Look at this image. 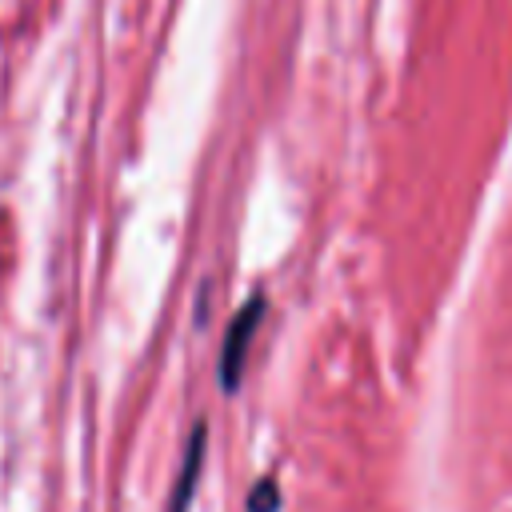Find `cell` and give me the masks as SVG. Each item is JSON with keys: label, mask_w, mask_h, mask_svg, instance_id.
Instances as JSON below:
<instances>
[{"label": "cell", "mask_w": 512, "mask_h": 512, "mask_svg": "<svg viewBox=\"0 0 512 512\" xmlns=\"http://www.w3.org/2000/svg\"><path fill=\"white\" fill-rule=\"evenodd\" d=\"M204 444H208V428L196 424L192 436H188V444H184V456H180V476L172 484L168 512H188L192 492H196V480H200V468H204Z\"/></svg>", "instance_id": "2"}, {"label": "cell", "mask_w": 512, "mask_h": 512, "mask_svg": "<svg viewBox=\"0 0 512 512\" xmlns=\"http://www.w3.org/2000/svg\"><path fill=\"white\" fill-rule=\"evenodd\" d=\"M260 316H264V296H252V300L236 312V320H232V328H228V336H224V348H220V388H224V392H236L240 380H244V364H248L252 336H256V328H260Z\"/></svg>", "instance_id": "1"}, {"label": "cell", "mask_w": 512, "mask_h": 512, "mask_svg": "<svg viewBox=\"0 0 512 512\" xmlns=\"http://www.w3.org/2000/svg\"><path fill=\"white\" fill-rule=\"evenodd\" d=\"M276 508H280V484L272 476L256 480L248 492V512H276Z\"/></svg>", "instance_id": "3"}]
</instances>
